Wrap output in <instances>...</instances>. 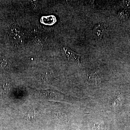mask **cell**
<instances>
[{
	"mask_svg": "<svg viewBox=\"0 0 130 130\" xmlns=\"http://www.w3.org/2000/svg\"><path fill=\"white\" fill-rule=\"evenodd\" d=\"M129 13L127 10H123L120 11L118 14V17L121 20L127 19L129 16Z\"/></svg>",
	"mask_w": 130,
	"mask_h": 130,
	"instance_id": "4",
	"label": "cell"
},
{
	"mask_svg": "<svg viewBox=\"0 0 130 130\" xmlns=\"http://www.w3.org/2000/svg\"><path fill=\"white\" fill-rule=\"evenodd\" d=\"M36 113L34 109H31L29 110L25 115V118L26 120L28 121H34L36 118Z\"/></svg>",
	"mask_w": 130,
	"mask_h": 130,
	"instance_id": "3",
	"label": "cell"
},
{
	"mask_svg": "<svg viewBox=\"0 0 130 130\" xmlns=\"http://www.w3.org/2000/svg\"><path fill=\"white\" fill-rule=\"evenodd\" d=\"M93 32L94 37L98 40H101L106 35L107 29L103 24L99 23L95 25Z\"/></svg>",
	"mask_w": 130,
	"mask_h": 130,
	"instance_id": "2",
	"label": "cell"
},
{
	"mask_svg": "<svg viewBox=\"0 0 130 130\" xmlns=\"http://www.w3.org/2000/svg\"><path fill=\"white\" fill-rule=\"evenodd\" d=\"M62 53L63 56L68 60L72 61L74 63L78 64L80 63L81 54L77 53L67 47L62 48Z\"/></svg>",
	"mask_w": 130,
	"mask_h": 130,
	"instance_id": "1",
	"label": "cell"
}]
</instances>
